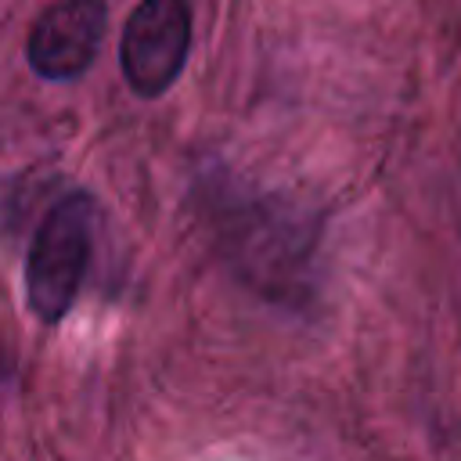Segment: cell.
Wrapping results in <instances>:
<instances>
[{
    "instance_id": "cell-1",
    "label": "cell",
    "mask_w": 461,
    "mask_h": 461,
    "mask_svg": "<svg viewBox=\"0 0 461 461\" xmlns=\"http://www.w3.org/2000/svg\"><path fill=\"white\" fill-rule=\"evenodd\" d=\"M90 256L94 202L90 194L72 191L43 212L25 252V306L40 324H58L72 310L90 270Z\"/></svg>"
},
{
    "instance_id": "cell-2",
    "label": "cell",
    "mask_w": 461,
    "mask_h": 461,
    "mask_svg": "<svg viewBox=\"0 0 461 461\" xmlns=\"http://www.w3.org/2000/svg\"><path fill=\"white\" fill-rule=\"evenodd\" d=\"M191 54V0H140L119 36V68L126 86L151 101L184 72Z\"/></svg>"
},
{
    "instance_id": "cell-3",
    "label": "cell",
    "mask_w": 461,
    "mask_h": 461,
    "mask_svg": "<svg viewBox=\"0 0 461 461\" xmlns=\"http://www.w3.org/2000/svg\"><path fill=\"white\" fill-rule=\"evenodd\" d=\"M227 249L252 285L274 295H292L299 285V270L310 259L313 230L295 220L292 209L281 202H259L249 205V212L234 223V234H227Z\"/></svg>"
},
{
    "instance_id": "cell-4",
    "label": "cell",
    "mask_w": 461,
    "mask_h": 461,
    "mask_svg": "<svg viewBox=\"0 0 461 461\" xmlns=\"http://www.w3.org/2000/svg\"><path fill=\"white\" fill-rule=\"evenodd\" d=\"M108 32V4L104 0H54L36 14L25 36L29 68L50 83L79 79Z\"/></svg>"
}]
</instances>
